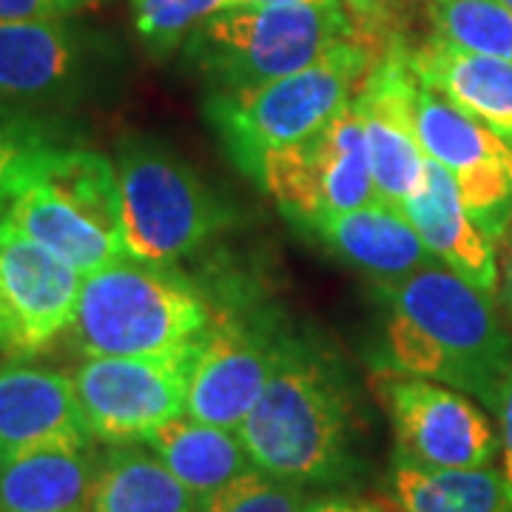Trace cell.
<instances>
[{
	"instance_id": "2",
	"label": "cell",
	"mask_w": 512,
	"mask_h": 512,
	"mask_svg": "<svg viewBox=\"0 0 512 512\" xmlns=\"http://www.w3.org/2000/svg\"><path fill=\"white\" fill-rule=\"evenodd\" d=\"M237 433L256 470L282 481L339 484L356 470L345 387L293 342Z\"/></svg>"
},
{
	"instance_id": "3",
	"label": "cell",
	"mask_w": 512,
	"mask_h": 512,
	"mask_svg": "<svg viewBox=\"0 0 512 512\" xmlns=\"http://www.w3.org/2000/svg\"><path fill=\"white\" fill-rule=\"evenodd\" d=\"M211 308L177 265L120 259L83 279L72 345L86 359L168 356L202 345Z\"/></svg>"
},
{
	"instance_id": "13",
	"label": "cell",
	"mask_w": 512,
	"mask_h": 512,
	"mask_svg": "<svg viewBox=\"0 0 512 512\" xmlns=\"http://www.w3.org/2000/svg\"><path fill=\"white\" fill-rule=\"evenodd\" d=\"M285 342L245 322H220L202 342L188 384L185 416L234 430L268 387Z\"/></svg>"
},
{
	"instance_id": "26",
	"label": "cell",
	"mask_w": 512,
	"mask_h": 512,
	"mask_svg": "<svg viewBox=\"0 0 512 512\" xmlns=\"http://www.w3.org/2000/svg\"><path fill=\"white\" fill-rule=\"evenodd\" d=\"M60 148L57 131L35 111L0 103V217L40 174L46 157Z\"/></svg>"
},
{
	"instance_id": "27",
	"label": "cell",
	"mask_w": 512,
	"mask_h": 512,
	"mask_svg": "<svg viewBox=\"0 0 512 512\" xmlns=\"http://www.w3.org/2000/svg\"><path fill=\"white\" fill-rule=\"evenodd\" d=\"M131 23L151 55L180 49L188 35L208 18L234 9V0H128Z\"/></svg>"
},
{
	"instance_id": "21",
	"label": "cell",
	"mask_w": 512,
	"mask_h": 512,
	"mask_svg": "<svg viewBox=\"0 0 512 512\" xmlns=\"http://www.w3.org/2000/svg\"><path fill=\"white\" fill-rule=\"evenodd\" d=\"M143 444L200 498L256 470L239 433L183 416L151 430Z\"/></svg>"
},
{
	"instance_id": "35",
	"label": "cell",
	"mask_w": 512,
	"mask_h": 512,
	"mask_svg": "<svg viewBox=\"0 0 512 512\" xmlns=\"http://www.w3.org/2000/svg\"><path fill=\"white\" fill-rule=\"evenodd\" d=\"M382 3L384 0H348L350 9H353V12H362V15H367V12H376Z\"/></svg>"
},
{
	"instance_id": "28",
	"label": "cell",
	"mask_w": 512,
	"mask_h": 512,
	"mask_svg": "<svg viewBox=\"0 0 512 512\" xmlns=\"http://www.w3.org/2000/svg\"><path fill=\"white\" fill-rule=\"evenodd\" d=\"M311 498L302 484L251 470L234 484L200 498V512H305Z\"/></svg>"
},
{
	"instance_id": "36",
	"label": "cell",
	"mask_w": 512,
	"mask_h": 512,
	"mask_svg": "<svg viewBox=\"0 0 512 512\" xmlns=\"http://www.w3.org/2000/svg\"><path fill=\"white\" fill-rule=\"evenodd\" d=\"M504 3H507V6H510V9H512V0H504Z\"/></svg>"
},
{
	"instance_id": "4",
	"label": "cell",
	"mask_w": 512,
	"mask_h": 512,
	"mask_svg": "<svg viewBox=\"0 0 512 512\" xmlns=\"http://www.w3.org/2000/svg\"><path fill=\"white\" fill-rule=\"evenodd\" d=\"M373 52L350 37L311 66L242 92H208L205 117L237 168L259 183L271 151L308 140L356 97Z\"/></svg>"
},
{
	"instance_id": "33",
	"label": "cell",
	"mask_w": 512,
	"mask_h": 512,
	"mask_svg": "<svg viewBox=\"0 0 512 512\" xmlns=\"http://www.w3.org/2000/svg\"><path fill=\"white\" fill-rule=\"evenodd\" d=\"M9 348V316H6V305H3V293H0V350Z\"/></svg>"
},
{
	"instance_id": "19",
	"label": "cell",
	"mask_w": 512,
	"mask_h": 512,
	"mask_svg": "<svg viewBox=\"0 0 512 512\" xmlns=\"http://www.w3.org/2000/svg\"><path fill=\"white\" fill-rule=\"evenodd\" d=\"M6 220L37 245L60 256L77 274L92 276L120 259H128L126 242L80 214L46 180L35 177L9 205Z\"/></svg>"
},
{
	"instance_id": "31",
	"label": "cell",
	"mask_w": 512,
	"mask_h": 512,
	"mask_svg": "<svg viewBox=\"0 0 512 512\" xmlns=\"http://www.w3.org/2000/svg\"><path fill=\"white\" fill-rule=\"evenodd\" d=\"M501 302H504V311L510 316L512 322V225L504 237V254H501Z\"/></svg>"
},
{
	"instance_id": "10",
	"label": "cell",
	"mask_w": 512,
	"mask_h": 512,
	"mask_svg": "<svg viewBox=\"0 0 512 512\" xmlns=\"http://www.w3.org/2000/svg\"><path fill=\"white\" fill-rule=\"evenodd\" d=\"M416 131L424 154L456 180L467 214L498 245L512 225V143L421 80Z\"/></svg>"
},
{
	"instance_id": "14",
	"label": "cell",
	"mask_w": 512,
	"mask_h": 512,
	"mask_svg": "<svg viewBox=\"0 0 512 512\" xmlns=\"http://www.w3.org/2000/svg\"><path fill=\"white\" fill-rule=\"evenodd\" d=\"M92 37L69 18L0 20V103H52L92 80Z\"/></svg>"
},
{
	"instance_id": "22",
	"label": "cell",
	"mask_w": 512,
	"mask_h": 512,
	"mask_svg": "<svg viewBox=\"0 0 512 512\" xmlns=\"http://www.w3.org/2000/svg\"><path fill=\"white\" fill-rule=\"evenodd\" d=\"M92 450H43L0 461V512H92Z\"/></svg>"
},
{
	"instance_id": "25",
	"label": "cell",
	"mask_w": 512,
	"mask_h": 512,
	"mask_svg": "<svg viewBox=\"0 0 512 512\" xmlns=\"http://www.w3.org/2000/svg\"><path fill=\"white\" fill-rule=\"evenodd\" d=\"M433 37L473 52L512 60V9L504 0H427Z\"/></svg>"
},
{
	"instance_id": "18",
	"label": "cell",
	"mask_w": 512,
	"mask_h": 512,
	"mask_svg": "<svg viewBox=\"0 0 512 512\" xmlns=\"http://www.w3.org/2000/svg\"><path fill=\"white\" fill-rule=\"evenodd\" d=\"M407 60L421 83L512 143V60L473 55L433 35L407 49Z\"/></svg>"
},
{
	"instance_id": "29",
	"label": "cell",
	"mask_w": 512,
	"mask_h": 512,
	"mask_svg": "<svg viewBox=\"0 0 512 512\" xmlns=\"http://www.w3.org/2000/svg\"><path fill=\"white\" fill-rule=\"evenodd\" d=\"M97 0H0V20L69 18Z\"/></svg>"
},
{
	"instance_id": "1",
	"label": "cell",
	"mask_w": 512,
	"mask_h": 512,
	"mask_svg": "<svg viewBox=\"0 0 512 512\" xmlns=\"http://www.w3.org/2000/svg\"><path fill=\"white\" fill-rule=\"evenodd\" d=\"M390 370L467 393L495 413L512 376V330L484 293L444 265L382 285Z\"/></svg>"
},
{
	"instance_id": "12",
	"label": "cell",
	"mask_w": 512,
	"mask_h": 512,
	"mask_svg": "<svg viewBox=\"0 0 512 512\" xmlns=\"http://www.w3.org/2000/svg\"><path fill=\"white\" fill-rule=\"evenodd\" d=\"M416 86L407 49L390 46L353 97L365 126L367 157L379 200L402 208L419 188L427 154L416 131Z\"/></svg>"
},
{
	"instance_id": "5",
	"label": "cell",
	"mask_w": 512,
	"mask_h": 512,
	"mask_svg": "<svg viewBox=\"0 0 512 512\" xmlns=\"http://www.w3.org/2000/svg\"><path fill=\"white\" fill-rule=\"evenodd\" d=\"M350 37L345 0L234 6L188 35L185 57L211 92H242L311 66Z\"/></svg>"
},
{
	"instance_id": "30",
	"label": "cell",
	"mask_w": 512,
	"mask_h": 512,
	"mask_svg": "<svg viewBox=\"0 0 512 512\" xmlns=\"http://www.w3.org/2000/svg\"><path fill=\"white\" fill-rule=\"evenodd\" d=\"M495 416H498V427H501V458H504V470L501 476L507 481L512 493V376L501 390V399L495 407Z\"/></svg>"
},
{
	"instance_id": "9",
	"label": "cell",
	"mask_w": 512,
	"mask_h": 512,
	"mask_svg": "<svg viewBox=\"0 0 512 512\" xmlns=\"http://www.w3.org/2000/svg\"><path fill=\"white\" fill-rule=\"evenodd\" d=\"M373 393L390 416L399 458L421 467L473 470L490 467L501 450L490 419L461 390L382 370L373 376Z\"/></svg>"
},
{
	"instance_id": "11",
	"label": "cell",
	"mask_w": 512,
	"mask_h": 512,
	"mask_svg": "<svg viewBox=\"0 0 512 512\" xmlns=\"http://www.w3.org/2000/svg\"><path fill=\"white\" fill-rule=\"evenodd\" d=\"M83 276L0 217V293L15 359L49 350L72 328Z\"/></svg>"
},
{
	"instance_id": "20",
	"label": "cell",
	"mask_w": 512,
	"mask_h": 512,
	"mask_svg": "<svg viewBox=\"0 0 512 512\" xmlns=\"http://www.w3.org/2000/svg\"><path fill=\"white\" fill-rule=\"evenodd\" d=\"M92 512H200L194 495L140 441L109 444L94 464Z\"/></svg>"
},
{
	"instance_id": "7",
	"label": "cell",
	"mask_w": 512,
	"mask_h": 512,
	"mask_svg": "<svg viewBox=\"0 0 512 512\" xmlns=\"http://www.w3.org/2000/svg\"><path fill=\"white\" fill-rule=\"evenodd\" d=\"M259 183L279 202L285 217L302 228L379 200L356 103L350 100L308 140L271 151Z\"/></svg>"
},
{
	"instance_id": "24",
	"label": "cell",
	"mask_w": 512,
	"mask_h": 512,
	"mask_svg": "<svg viewBox=\"0 0 512 512\" xmlns=\"http://www.w3.org/2000/svg\"><path fill=\"white\" fill-rule=\"evenodd\" d=\"M55 188L60 197L72 202L80 214H86L100 228L123 239V208L117 168L106 154L92 148H55L37 174Z\"/></svg>"
},
{
	"instance_id": "15",
	"label": "cell",
	"mask_w": 512,
	"mask_h": 512,
	"mask_svg": "<svg viewBox=\"0 0 512 512\" xmlns=\"http://www.w3.org/2000/svg\"><path fill=\"white\" fill-rule=\"evenodd\" d=\"M43 450H92L74 382L49 367L0 365V461Z\"/></svg>"
},
{
	"instance_id": "16",
	"label": "cell",
	"mask_w": 512,
	"mask_h": 512,
	"mask_svg": "<svg viewBox=\"0 0 512 512\" xmlns=\"http://www.w3.org/2000/svg\"><path fill=\"white\" fill-rule=\"evenodd\" d=\"M402 211L444 268L484 293H498L501 274L495 242L467 214L456 180L444 165L427 157L419 188L404 200Z\"/></svg>"
},
{
	"instance_id": "34",
	"label": "cell",
	"mask_w": 512,
	"mask_h": 512,
	"mask_svg": "<svg viewBox=\"0 0 512 512\" xmlns=\"http://www.w3.org/2000/svg\"><path fill=\"white\" fill-rule=\"evenodd\" d=\"M276 3H319V0H234V6H276Z\"/></svg>"
},
{
	"instance_id": "6",
	"label": "cell",
	"mask_w": 512,
	"mask_h": 512,
	"mask_svg": "<svg viewBox=\"0 0 512 512\" xmlns=\"http://www.w3.org/2000/svg\"><path fill=\"white\" fill-rule=\"evenodd\" d=\"M123 242L131 259L174 265L228 222V208L194 168L143 137L117 151Z\"/></svg>"
},
{
	"instance_id": "17",
	"label": "cell",
	"mask_w": 512,
	"mask_h": 512,
	"mask_svg": "<svg viewBox=\"0 0 512 512\" xmlns=\"http://www.w3.org/2000/svg\"><path fill=\"white\" fill-rule=\"evenodd\" d=\"M336 256L348 265L365 271L379 285H393L421 268L436 265L439 259L427 251L413 222L402 208L376 200L345 214H330L308 225Z\"/></svg>"
},
{
	"instance_id": "32",
	"label": "cell",
	"mask_w": 512,
	"mask_h": 512,
	"mask_svg": "<svg viewBox=\"0 0 512 512\" xmlns=\"http://www.w3.org/2000/svg\"><path fill=\"white\" fill-rule=\"evenodd\" d=\"M305 512H379L373 510L365 501H353V498H319L311 501Z\"/></svg>"
},
{
	"instance_id": "8",
	"label": "cell",
	"mask_w": 512,
	"mask_h": 512,
	"mask_svg": "<svg viewBox=\"0 0 512 512\" xmlns=\"http://www.w3.org/2000/svg\"><path fill=\"white\" fill-rule=\"evenodd\" d=\"M202 345L168 356H100L74 370L77 402L103 444L143 441L185 413L188 384Z\"/></svg>"
},
{
	"instance_id": "23",
	"label": "cell",
	"mask_w": 512,
	"mask_h": 512,
	"mask_svg": "<svg viewBox=\"0 0 512 512\" xmlns=\"http://www.w3.org/2000/svg\"><path fill=\"white\" fill-rule=\"evenodd\" d=\"M396 498L402 512H512V493L493 467L441 470L396 458Z\"/></svg>"
}]
</instances>
